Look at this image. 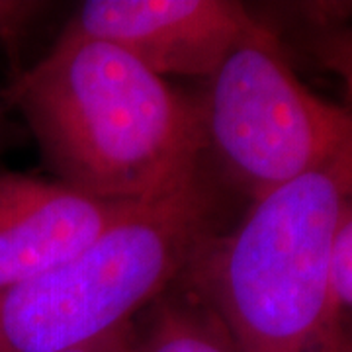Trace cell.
<instances>
[{
  "label": "cell",
  "instance_id": "obj_1",
  "mask_svg": "<svg viewBox=\"0 0 352 352\" xmlns=\"http://www.w3.org/2000/svg\"><path fill=\"white\" fill-rule=\"evenodd\" d=\"M6 98L55 178L87 196L141 204L200 175L198 98L104 41L63 32Z\"/></svg>",
  "mask_w": 352,
  "mask_h": 352
},
{
  "label": "cell",
  "instance_id": "obj_2",
  "mask_svg": "<svg viewBox=\"0 0 352 352\" xmlns=\"http://www.w3.org/2000/svg\"><path fill=\"white\" fill-rule=\"evenodd\" d=\"M352 201V143L251 201L231 231L196 251L180 280L226 323L243 352H337L342 309L333 247Z\"/></svg>",
  "mask_w": 352,
  "mask_h": 352
},
{
  "label": "cell",
  "instance_id": "obj_3",
  "mask_svg": "<svg viewBox=\"0 0 352 352\" xmlns=\"http://www.w3.org/2000/svg\"><path fill=\"white\" fill-rule=\"evenodd\" d=\"M217 231L215 196L201 175L135 204L82 251L0 288V352H61L131 323Z\"/></svg>",
  "mask_w": 352,
  "mask_h": 352
},
{
  "label": "cell",
  "instance_id": "obj_4",
  "mask_svg": "<svg viewBox=\"0 0 352 352\" xmlns=\"http://www.w3.org/2000/svg\"><path fill=\"white\" fill-rule=\"evenodd\" d=\"M208 80L198 98L206 153L251 201L352 143V108L305 87L276 34L254 18Z\"/></svg>",
  "mask_w": 352,
  "mask_h": 352
},
{
  "label": "cell",
  "instance_id": "obj_5",
  "mask_svg": "<svg viewBox=\"0 0 352 352\" xmlns=\"http://www.w3.org/2000/svg\"><path fill=\"white\" fill-rule=\"evenodd\" d=\"M251 18L227 0H90L65 34L113 45L161 78H210Z\"/></svg>",
  "mask_w": 352,
  "mask_h": 352
},
{
  "label": "cell",
  "instance_id": "obj_6",
  "mask_svg": "<svg viewBox=\"0 0 352 352\" xmlns=\"http://www.w3.org/2000/svg\"><path fill=\"white\" fill-rule=\"evenodd\" d=\"M133 206L92 198L59 180L0 173V288L82 251Z\"/></svg>",
  "mask_w": 352,
  "mask_h": 352
},
{
  "label": "cell",
  "instance_id": "obj_7",
  "mask_svg": "<svg viewBox=\"0 0 352 352\" xmlns=\"http://www.w3.org/2000/svg\"><path fill=\"white\" fill-rule=\"evenodd\" d=\"M135 352H243L219 315L180 278L149 305Z\"/></svg>",
  "mask_w": 352,
  "mask_h": 352
},
{
  "label": "cell",
  "instance_id": "obj_8",
  "mask_svg": "<svg viewBox=\"0 0 352 352\" xmlns=\"http://www.w3.org/2000/svg\"><path fill=\"white\" fill-rule=\"evenodd\" d=\"M307 47L317 63L339 78L352 108V24L323 28L309 38Z\"/></svg>",
  "mask_w": 352,
  "mask_h": 352
},
{
  "label": "cell",
  "instance_id": "obj_9",
  "mask_svg": "<svg viewBox=\"0 0 352 352\" xmlns=\"http://www.w3.org/2000/svg\"><path fill=\"white\" fill-rule=\"evenodd\" d=\"M333 288L342 311H352V201L340 219L333 247Z\"/></svg>",
  "mask_w": 352,
  "mask_h": 352
},
{
  "label": "cell",
  "instance_id": "obj_10",
  "mask_svg": "<svg viewBox=\"0 0 352 352\" xmlns=\"http://www.w3.org/2000/svg\"><path fill=\"white\" fill-rule=\"evenodd\" d=\"M135 344H138V327L131 321L102 335L98 339L88 340L85 344L61 352H135Z\"/></svg>",
  "mask_w": 352,
  "mask_h": 352
},
{
  "label": "cell",
  "instance_id": "obj_11",
  "mask_svg": "<svg viewBox=\"0 0 352 352\" xmlns=\"http://www.w3.org/2000/svg\"><path fill=\"white\" fill-rule=\"evenodd\" d=\"M41 10L38 2H0V38H18Z\"/></svg>",
  "mask_w": 352,
  "mask_h": 352
},
{
  "label": "cell",
  "instance_id": "obj_12",
  "mask_svg": "<svg viewBox=\"0 0 352 352\" xmlns=\"http://www.w3.org/2000/svg\"><path fill=\"white\" fill-rule=\"evenodd\" d=\"M337 352H352V311L342 314V329Z\"/></svg>",
  "mask_w": 352,
  "mask_h": 352
},
{
  "label": "cell",
  "instance_id": "obj_13",
  "mask_svg": "<svg viewBox=\"0 0 352 352\" xmlns=\"http://www.w3.org/2000/svg\"><path fill=\"white\" fill-rule=\"evenodd\" d=\"M0 131H2V129H0Z\"/></svg>",
  "mask_w": 352,
  "mask_h": 352
}]
</instances>
